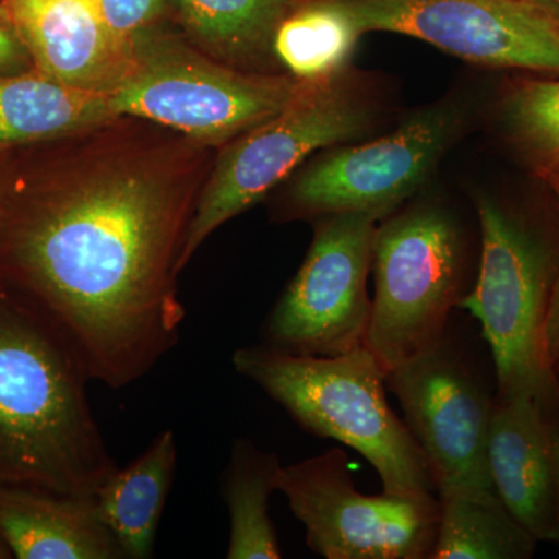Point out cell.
<instances>
[{
	"label": "cell",
	"mask_w": 559,
	"mask_h": 559,
	"mask_svg": "<svg viewBox=\"0 0 559 559\" xmlns=\"http://www.w3.org/2000/svg\"><path fill=\"white\" fill-rule=\"evenodd\" d=\"M280 468L282 463L275 452L260 450L250 440L235 441L223 487L230 521L226 558H282L270 514Z\"/></svg>",
	"instance_id": "obj_21"
},
{
	"label": "cell",
	"mask_w": 559,
	"mask_h": 559,
	"mask_svg": "<svg viewBox=\"0 0 559 559\" xmlns=\"http://www.w3.org/2000/svg\"><path fill=\"white\" fill-rule=\"evenodd\" d=\"M178 444L173 430H165L127 468H117L95 492L98 514L112 533L124 558L146 559L165 502L175 480Z\"/></svg>",
	"instance_id": "obj_17"
},
{
	"label": "cell",
	"mask_w": 559,
	"mask_h": 559,
	"mask_svg": "<svg viewBox=\"0 0 559 559\" xmlns=\"http://www.w3.org/2000/svg\"><path fill=\"white\" fill-rule=\"evenodd\" d=\"M296 0H170L173 22L197 49L224 64L275 73L271 43Z\"/></svg>",
	"instance_id": "obj_18"
},
{
	"label": "cell",
	"mask_w": 559,
	"mask_h": 559,
	"mask_svg": "<svg viewBox=\"0 0 559 559\" xmlns=\"http://www.w3.org/2000/svg\"><path fill=\"white\" fill-rule=\"evenodd\" d=\"M36 69L20 31L5 7L0 5V75H20Z\"/></svg>",
	"instance_id": "obj_24"
},
{
	"label": "cell",
	"mask_w": 559,
	"mask_h": 559,
	"mask_svg": "<svg viewBox=\"0 0 559 559\" xmlns=\"http://www.w3.org/2000/svg\"><path fill=\"white\" fill-rule=\"evenodd\" d=\"M0 197H2V170H0Z\"/></svg>",
	"instance_id": "obj_29"
},
{
	"label": "cell",
	"mask_w": 559,
	"mask_h": 559,
	"mask_svg": "<svg viewBox=\"0 0 559 559\" xmlns=\"http://www.w3.org/2000/svg\"><path fill=\"white\" fill-rule=\"evenodd\" d=\"M90 381L53 326L0 285V485L95 496L116 473Z\"/></svg>",
	"instance_id": "obj_2"
},
{
	"label": "cell",
	"mask_w": 559,
	"mask_h": 559,
	"mask_svg": "<svg viewBox=\"0 0 559 559\" xmlns=\"http://www.w3.org/2000/svg\"><path fill=\"white\" fill-rule=\"evenodd\" d=\"M216 151L116 116L0 154V285L91 381L127 388L178 344L179 260Z\"/></svg>",
	"instance_id": "obj_1"
},
{
	"label": "cell",
	"mask_w": 559,
	"mask_h": 559,
	"mask_svg": "<svg viewBox=\"0 0 559 559\" xmlns=\"http://www.w3.org/2000/svg\"><path fill=\"white\" fill-rule=\"evenodd\" d=\"M373 119V103L347 72L314 83L300 81L278 114L216 151L180 255V272L227 221L285 183L312 154L359 138Z\"/></svg>",
	"instance_id": "obj_8"
},
{
	"label": "cell",
	"mask_w": 559,
	"mask_h": 559,
	"mask_svg": "<svg viewBox=\"0 0 559 559\" xmlns=\"http://www.w3.org/2000/svg\"><path fill=\"white\" fill-rule=\"evenodd\" d=\"M277 491L326 559H430L439 528L436 495L360 492L347 452L331 448L280 468Z\"/></svg>",
	"instance_id": "obj_10"
},
{
	"label": "cell",
	"mask_w": 559,
	"mask_h": 559,
	"mask_svg": "<svg viewBox=\"0 0 559 559\" xmlns=\"http://www.w3.org/2000/svg\"><path fill=\"white\" fill-rule=\"evenodd\" d=\"M299 84L288 73L224 64L173 24L140 40L127 75L108 94L116 116L153 121L219 150L278 114Z\"/></svg>",
	"instance_id": "obj_7"
},
{
	"label": "cell",
	"mask_w": 559,
	"mask_h": 559,
	"mask_svg": "<svg viewBox=\"0 0 559 559\" xmlns=\"http://www.w3.org/2000/svg\"><path fill=\"white\" fill-rule=\"evenodd\" d=\"M231 362L300 428L366 457L380 476L382 491L437 495L428 460L390 407L388 371L367 345L340 356H305L261 342L238 348Z\"/></svg>",
	"instance_id": "obj_3"
},
{
	"label": "cell",
	"mask_w": 559,
	"mask_h": 559,
	"mask_svg": "<svg viewBox=\"0 0 559 559\" xmlns=\"http://www.w3.org/2000/svg\"><path fill=\"white\" fill-rule=\"evenodd\" d=\"M116 114L108 92L69 86L39 69L0 75V154L61 138Z\"/></svg>",
	"instance_id": "obj_16"
},
{
	"label": "cell",
	"mask_w": 559,
	"mask_h": 559,
	"mask_svg": "<svg viewBox=\"0 0 559 559\" xmlns=\"http://www.w3.org/2000/svg\"><path fill=\"white\" fill-rule=\"evenodd\" d=\"M462 121L457 103H437L380 139L323 150L290 176L275 218L367 213L384 219L421 189L457 139Z\"/></svg>",
	"instance_id": "obj_9"
},
{
	"label": "cell",
	"mask_w": 559,
	"mask_h": 559,
	"mask_svg": "<svg viewBox=\"0 0 559 559\" xmlns=\"http://www.w3.org/2000/svg\"><path fill=\"white\" fill-rule=\"evenodd\" d=\"M544 345L555 373L559 377V272L551 289L546 322H544Z\"/></svg>",
	"instance_id": "obj_25"
},
{
	"label": "cell",
	"mask_w": 559,
	"mask_h": 559,
	"mask_svg": "<svg viewBox=\"0 0 559 559\" xmlns=\"http://www.w3.org/2000/svg\"><path fill=\"white\" fill-rule=\"evenodd\" d=\"M480 248L444 205L390 213L373 240V310L367 347L385 371L439 340L476 285Z\"/></svg>",
	"instance_id": "obj_5"
},
{
	"label": "cell",
	"mask_w": 559,
	"mask_h": 559,
	"mask_svg": "<svg viewBox=\"0 0 559 559\" xmlns=\"http://www.w3.org/2000/svg\"><path fill=\"white\" fill-rule=\"evenodd\" d=\"M460 311L439 340L385 373L403 421L428 460L437 495L495 489L488 468L498 401L495 359L477 320Z\"/></svg>",
	"instance_id": "obj_6"
},
{
	"label": "cell",
	"mask_w": 559,
	"mask_h": 559,
	"mask_svg": "<svg viewBox=\"0 0 559 559\" xmlns=\"http://www.w3.org/2000/svg\"><path fill=\"white\" fill-rule=\"evenodd\" d=\"M525 2L536 7V9L543 10L544 13L559 21V0H525Z\"/></svg>",
	"instance_id": "obj_27"
},
{
	"label": "cell",
	"mask_w": 559,
	"mask_h": 559,
	"mask_svg": "<svg viewBox=\"0 0 559 559\" xmlns=\"http://www.w3.org/2000/svg\"><path fill=\"white\" fill-rule=\"evenodd\" d=\"M492 487L538 543L559 547V428L524 399L496 401L488 436Z\"/></svg>",
	"instance_id": "obj_13"
},
{
	"label": "cell",
	"mask_w": 559,
	"mask_h": 559,
	"mask_svg": "<svg viewBox=\"0 0 559 559\" xmlns=\"http://www.w3.org/2000/svg\"><path fill=\"white\" fill-rule=\"evenodd\" d=\"M439 528L430 559H528L538 540L522 527L495 489L437 495Z\"/></svg>",
	"instance_id": "obj_20"
},
{
	"label": "cell",
	"mask_w": 559,
	"mask_h": 559,
	"mask_svg": "<svg viewBox=\"0 0 559 559\" xmlns=\"http://www.w3.org/2000/svg\"><path fill=\"white\" fill-rule=\"evenodd\" d=\"M503 120L535 168L559 162V79L514 81L503 98Z\"/></svg>",
	"instance_id": "obj_22"
},
{
	"label": "cell",
	"mask_w": 559,
	"mask_h": 559,
	"mask_svg": "<svg viewBox=\"0 0 559 559\" xmlns=\"http://www.w3.org/2000/svg\"><path fill=\"white\" fill-rule=\"evenodd\" d=\"M535 173L540 182L549 189L551 197H554L555 205L559 210V162L535 168Z\"/></svg>",
	"instance_id": "obj_26"
},
{
	"label": "cell",
	"mask_w": 559,
	"mask_h": 559,
	"mask_svg": "<svg viewBox=\"0 0 559 559\" xmlns=\"http://www.w3.org/2000/svg\"><path fill=\"white\" fill-rule=\"evenodd\" d=\"M362 35L341 0H296L272 35V57L293 79L325 81L347 72Z\"/></svg>",
	"instance_id": "obj_19"
},
{
	"label": "cell",
	"mask_w": 559,
	"mask_h": 559,
	"mask_svg": "<svg viewBox=\"0 0 559 559\" xmlns=\"http://www.w3.org/2000/svg\"><path fill=\"white\" fill-rule=\"evenodd\" d=\"M97 2L106 27L130 61L140 40L175 24L170 0H97Z\"/></svg>",
	"instance_id": "obj_23"
},
{
	"label": "cell",
	"mask_w": 559,
	"mask_h": 559,
	"mask_svg": "<svg viewBox=\"0 0 559 559\" xmlns=\"http://www.w3.org/2000/svg\"><path fill=\"white\" fill-rule=\"evenodd\" d=\"M314 237L263 326V344L305 356L367 345L373 300L367 280L380 219L367 213L316 218Z\"/></svg>",
	"instance_id": "obj_11"
},
{
	"label": "cell",
	"mask_w": 559,
	"mask_h": 559,
	"mask_svg": "<svg viewBox=\"0 0 559 559\" xmlns=\"http://www.w3.org/2000/svg\"><path fill=\"white\" fill-rule=\"evenodd\" d=\"M36 69L79 90L110 92L130 58L110 35L97 0H7Z\"/></svg>",
	"instance_id": "obj_14"
},
{
	"label": "cell",
	"mask_w": 559,
	"mask_h": 559,
	"mask_svg": "<svg viewBox=\"0 0 559 559\" xmlns=\"http://www.w3.org/2000/svg\"><path fill=\"white\" fill-rule=\"evenodd\" d=\"M0 538L17 559L124 558L94 496L0 485Z\"/></svg>",
	"instance_id": "obj_15"
},
{
	"label": "cell",
	"mask_w": 559,
	"mask_h": 559,
	"mask_svg": "<svg viewBox=\"0 0 559 559\" xmlns=\"http://www.w3.org/2000/svg\"><path fill=\"white\" fill-rule=\"evenodd\" d=\"M7 0H0V5H5Z\"/></svg>",
	"instance_id": "obj_30"
},
{
	"label": "cell",
	"mask_w": 559,
	"mask_h": 559,
	"mask_svg": "<svg viewBox=\"0 0 559 559\" xmlns=\"http://www.w3.org/2000/svg\"><path fill=\"white\" fill-rule=\"evenodd\" d=\"M11 558L9 547L5 546L2 538H0V559Z\"/></svg>",
	"instance_id": "obj_28"
},
{
	"label": "cell",
	"mask_w": 559,
	"mask_h": 559,
	"mask_svg": "<svg viewBox=\"0 0 559 559\" xmlns=\"http://www.w3.org/2000/svg\"><path fill=\"white\" fill-rule=\"evenodd\" d=\"M474 205L479 271L462 311L477 320L491 349L498 400L532 401L559 428V377L544 345L559 272V234L489 194H479Z\"/></svg>",
	"instance_id": "obj_4"
},
{
	"label": "cell",
	"mask_w": 559,
	"mask_h": 559,
	"mask_svg": "<svg viewBox=\"0 0 559 559\" xmlns=\"http://www.w3.org/2000/svg\"><path fill=\"white\" fill-rule=\"evenodd\" d=\"M341 2L362 33H400L473 64L559 76V21L525 0Z\"/></svg>",
	"instance_id": "obj_12"
}]
</instances>
